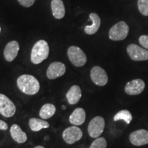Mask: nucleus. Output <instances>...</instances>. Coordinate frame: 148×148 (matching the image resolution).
Wrapping results in <instances>:
<instances>
[{
  "instance_id": "obj_1",
  "label": "nucleus",
  "mask_w": 148,
  "mask_h": 148,
  "mask_svg": "<svg viewBox=\"0 0 148 148\" xmlns=\"http://www.w3.org/2000/svg\"><path fill=\"white\" fill-rule=\"evenodd\" d=\"M17 87L24 94L33 95L40 90V83L33 75L24 74L19 76L16 80Z\"/></svg>"
},
{
  "instance_id": "obj_2",
  "label": "nucleus",
  "mask_w": 148,
  "mask_h": 148,
  "mask_svg": "<svg viewBox=\"0 0 148 148\" xmlns=\"http://www.w3.org/2000/svg\"><path fill=\"white\" fill-rule=\"evenodd\" d=\"M49 52V49L47 42L44 40H39L34 44L31 51V62L34 64L41 63L42 61L47 58Z\"/></svg>"
},
{
  "instance_id": "obj_3",
  "label": "nucleus",
  "mask_w": 148,
  "mask_h": 148,
  "mask_svg": "<svg viewBox=\"0 0 148 148\" xmlns=\"http://www.w3.org/2000/svg\"><path fill=\"white\" fill-rule=\"evenodd\" d=\"M129 33V27L125 21H119L111 27L108 36L110 40L119 41L125 39Z\"/></svg>"
},
{
  "instance_id": "obj_4",
  "label": "nucleus",
  "mask_w": 148,
  "mask_h": 148,
  "mask_svg": "<svg viewBox=\"0 0 148 148\" xmlns=\"http://www.w3.org/2000/svg\"><path fill=\"white\" fill-rule=\"evenodd\" d=\"M67 56L69 60L77 67H81L86 63L87 58L85 53L77 46H71L67 50Z\"/></svg>"
},
{
  "instance_id": "obj_5",
  "label": "nucleus",
  "mask_w": 148,
  "mask_h": 148,
  "mask_svg": "<svg viewBox=\"0 0 148 148\" xmlns=\"http://www.w3.org/2000/svg\"><path fill=\"white\" fill-rule=\"evenodd\" d=\"M104 127V119L101 116H95L88 123V133L91 138H97L102 134Z\"/></svg>"
},
{
  "instance_id": "obj_6",
  "label": "nucleus",
  "mask_w": 148,
  "mask_h": 148,
  "mask_svg": "<svg viewBox=\"0 0 148 148\" xmlns=\"http://www.w3.org/2000/svg\"><path fill=\"white\" fill-rule=\"evenodd\" d=\"M16 112L14 103L6 95L0 93V114L6 118L12 117Z\"/></svg>"
},
{
  "instance_id": "obj_7",
  "label": "nucleus",
  "mask_w": 148,
  "mask_h": 148,
  "mask_svg": "<svg viewBox=\"0 0 148 148\" xmlns=\"http://www.w3.org/2000/svg\"><path fill=\"white\" fill-rule=\"evenodd\" d=\"M90 79L94 84L99 86H105L108 81L106 71L99 66H95L90 72Z\"/></svg>"
},
{
  "instance_id": "obj_8",
  "label": "nucleus",
  "mask_w": 148,
  "mask_h": 148,
  "mask_svg": "<svg viewBox=\"0 0 148 148\" xmlns=\"http://www.w3.org/2000/svg\"><path fill=\"white\" fill-rule=\"evenodd\" d=\"M83 132L79 127L71 126L66 128L62 132V138L67 144L71 145L82 138Z\"/></svg>"
},
{
  "instance_id": "obj_9",
  "label": "nucleus",
  "mask_w": 148,
  "mask_h": 148,
  "mask_svg": "<svg viewBox=\"0 0 148 148\" xmlns=\"http://www.w3.org/2000/svg\"><path fill=\"white\" fill-rule=\"evenodd\" d=\"M127 52L130 58L134 61H144L148 60V50L140 47L136 44H130L127 46Z\"/></svg>"
},
{
  "instance_id": "obj_10",
  "label": "nucleus",
  "mask_w": 148,
  "mask_h": 148,
  "mask_svg": "<svg viewBox=\"0 0 148 148\" xmlns=\"http://www.w3.org/2000/svg\"><path fill=\"white\" fill-rule=\"evenodd\" d=\"M66 72V66L60 62H53L48 66L46 75L48 79H54L62 76Z\"/></svg>"
},
{
  "instance_id": "obj_11",
  "label": "nucleus",
  "mask_w": 148,
  "mask_h": 148,
  "mask_svg": "<svg viewBox=\"0 0 148 148\" xmlns=\"http://www.w3.org/2000/svg\"><path fill=\"white\" fill-rule=\"evenodd\" d=\"M129 140L135 146H142L148 144V131L144 129L134 131L130 134Z\"/></svg>"
},
{
  "instance_id": "obj_12",
  "label": "nucleus",
  "mask_w": 148,
  "mask_h": 148,
  "mask_svg": "<svg viewBox=\"0 0 148 148\" xmlns=\"http://www.w3.org/2000/svg\"><path fill=\"white\" fill-rule=\"evenodd\" d=\"M145 84L141 79H135L130 81L125 86V92L130 95H137L143 91Z\"/></svg>"
},
{
  "instance_id": "obj_13",
  "label": "nucleus",
  "mask_w": 148,
  "mask_h": 148,
  "mask_svg": "<svg viewBox=\"0 0 148 148\" xmlns=\"http://www.w3.org/2000/svg\"><path fill=\"white\" fill-rule=\"evenodd\" d=\"M18 51H19V45L16 40L8 42L5 45L3 51V56L7 62H12L16 58Z\"/></svg>"
},
{
  "instance_id": "obj_14",
  "label": "nucleus",
  "mask_w": 148,
  "mask_h": 148,
  "mask_svg": "<svg viewBox=\"0 0 148 148\" xmlns=\"http://www.w3.org/2000/svg\"><path fill=\"white\" fill-rule=\"evenodd\" d=\"M81 97H82V90L80 87L77 85L72 86L66 94V98L68 103L71 105L76 104L77 103H78Z\"/></svg>"
},
{
  "instance_id": "obj_15",
  "label": "nucleus",
  "mask_w": 148,
  "mask_h": 148,
  "mask_svg": "<svg viewBox=\"0 0 148 148\" xmlns=\"http://www.w3.org/2000/svg\"><path fill=\"white\" fill-rule=\"evenodd\" d=\"M10 132L11 137L17 143H24L27 141V136L26 133L23 132L17 124L12 125L10 127Z\"/></svg>"
},
{
  "instance_id": "obj_16",
  "label": "nucleus",
  "mask_w": 148,
  "mask_h": 148,
  "mask_svg": "<svg viewBox=\"0 0 148 148\" xmlns=\"http://www.w3.org/2000/svg\"><path fill=\"white\" fill-rule=\"evenodd\" d=\"M51 12L57 19H61L65 15V8L62 0H51Z\"/></svg>"
},
{
  "instance_id": "obj_17",
  "label": "nucleus",
  "mask_w": 148,
  "mask_h": 148,
  "mask_svg": "<svg viewBox=\"0 0 148 148\" xmlns=\"http://www.w3.org/2000/svg\"><path fill=\"white\" fill-rule=\"evenodd\" d=\"M86 119V112L82 108H77L69 116V122L74 125H80L84 123Z\"/></svg>"
},
{
  "instance_id": "obj_18",
  "label": "nucleus",
  "mask_w": 148,
  "mask_h": 148,
  "mask_svg": "<svg viewBox=\"0 0 148 148\" xmlns=\"http://www.w3.org/2000/svg\"><path fill=\"white\" fill-rule=\"evenodd\" d=\"M90 19L91 20L92 24L90 25H86L84 27V32L88 35L95 34L101 25V19L98 14L96 13H90L89 15Z\"/></svg>"
},
{
  "instance_id": "obj_19",
  "label": "nucleus",
  "mask_w": 148,
  "mask_h": 148,
  "mask_svg": "<svg viewBox=\"0 0 148 148\" xmlns=\"http://www.w3.org/2000/svg\"><path fill=\"white\" fill-rule=\"evenodd\" d=\"M29 126L33 132H38L42 129L48 128L49 127V123L45 121V119L31 118L29 120Z\"/></svg>"
},
{
  "instance_id": "obj_20",
  "label": "nucleus",
  "mask_w": 148,
  "mask_h": 148,
  "mask_svg": "<svg viewBox=\"0 0 148 148\" xmlns=\"http://www.w3.org/2000/svg\"><path fill=\"white\" fill-rule=\"evenodd\" d=\"M56 110V108L52 103H45L40 108L39 116L42 119H48L54 115Z\"/></svg>"
},
{
  "instance_id": "obj_21",
  "label": "nucleus",
  "mask_w": 148,
  "mask_h": 148,
  "mask_svg": "<svg viewBox=\"0 0 148 148\" xmlns=\"http://www.w3.org/2000/svg\"><path fill=\"white\" fill-rule=\"evenodd\" d=\"M113 119L114 121L123 120L127 124H130L132 120V115L131 112L127 110H121L114 115Z\"/></svg>"
},
{
  "instance_id": "obj_22",
  "label": "nucleus",
  "mask_w": 148,
  "mask_h": 148,
  "mask_svg": "<svg viewBox=\"0 0 148 148\" xmlns=\"http://www.w3.org/2000/svg\"><path fill=\"white\" fill-rule=\"evenodd\" d=\"M107 141L103 137H98L91 143L89 148H106Z\"/></svg>"
},
{
  "instance_id": "obj_23",
  "label": "nucleus",
  "mask_w": 148,
  "mask_h": 148,
  "mask_svg": "<svg viewBox=\"0 0 148 148\" xmlns=\"http://www.w3.org/2000/svg\"><path fill=\"white\" fill-rule=\"evenodd\" d=\"M138 8L143 16H148V0H138Z\"/></svg>"
},
{
  "instance_id": "obj_24",
  "label": "nucleus",
  "mask_w": 148,
  "mask_h": 148,
  "mask_svg": "<svg viewBox=\"0 0 148 148\" xmlns=\"http://www.w3.org/2000/svg\"><path fill=\"white\" fill-rule=\"evenodd\" d=\"M138 42L140 45L145 49H148V36L147 35H143L140 36L138 38Z\"/></svg>"
},
{
  "instance_id": "obj_25",
  "label": "nucleus",
  "mask_w": 148,
  "mask_h": 148,
  "mask_svg": "<svg viewBox=\"0 0 148 148\" xmlns=\"http://www.w3.org/2000/svg\"><path fill=\"white\" fill-rule=\"evenodd\" d=\"M20 5H23L25 8H29L32 6L35 2V0H17Z\"/></svg>"
},
{
  "instance_id": "obj_26",
  "label": "nucleus",
  "mask_w": 148,
  "mask_h": 148,
  "mask_svg": "<svg viewBox=\"0 0 148 148\" xmlns=\"http://www.w3.org/2000/svg\"><path fill=\"white\" fill-rule=\"evenodd\" d=\"M8 127V124L4 121L0 119V130H6Z\"/></svg>"
},
{
  "instance_id": "obj_27",
  "label": "nucleus",
  "mask_w": 148,
  "mask_h": 148,
  "mask_svg": "<svg viewBox=\"0 0 148 148\" xmlns=\"http://www.w3.org/2000/svg\"><path fill=\"white\" fill-rule=\"evenodd\" d=\"M34 148H45V147H42V146L38 145V146H36V147H35Z\"/></svg>"
},
{
  "instance_id": "obj_28",
  "label": "nucleus",
  "mask_w": 148,
  "mask_h": 148,
  "mask_svg": "<svg viewBox=\"0 0 148 148\" xmlns=\"http://www.w3.org/2000/svg\"><path fill=\"white\" fill-rule=\"evenodd\" d=\"M66 106H62V110H66Z\"/></svg>"
},
{
  "instance_id": "obj_29",
  "label": "nucleus",
  "mask_w": 148,
  "mask_h": 148,
  "mask_svg": "<svg viewBox=\"0 0 148 148\" xmlns=\"http://www.w3.org/2000/svg\"><path fill=\"white\" fill-rule=\"evenodd\" d=\"M1 27H0V33H1Z\"/></svg>"
}]
</instances>
